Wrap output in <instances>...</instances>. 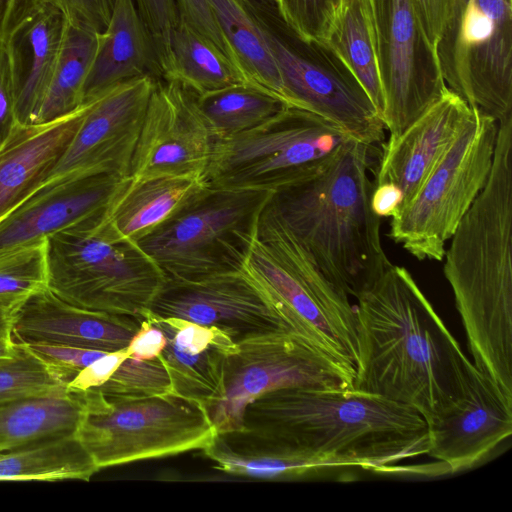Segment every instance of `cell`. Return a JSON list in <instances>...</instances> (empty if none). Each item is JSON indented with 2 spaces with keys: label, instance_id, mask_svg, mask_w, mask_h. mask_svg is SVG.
I'll return each mask as SVG.
<instances>
[{
  "label": "cell",
  "instance_id": "cell-11",
  "mask_svg": "<svg viewBox=\"0 0 512 512\" xmlns=\"http://www.w3.org/2000/svg\"><path fill=\"white\" fill-rule=\"evenodd\" d=\"M435 52L450 90L497 122L512 116L511 0H452Z\"/></svg>",
  "mask_w": 512,
  "mask_h": 512
},
{
  "label": "cell",
  "instance_id": "cell-40",
  "mask_svg": "<svg viewBox=\"0 0 512 512\" xmlns=\"http://www.w3.org/2000/svg\"><path fill=\"white\" fill-rule=\"evenodd\" d=\"M152 40L157 63L165 53L172 29L179 21L174 0H135Z\"/></svg>",
  "mask_w": 512,
  "mask_h": 512
},
{
  "label": "cell",
  "instance_id": "cell-39",
  "mask_svg": "<svg viewBox=\"0 0 512 512\" xmlns=\"http://www.w3.org/2000/svg\"><path fill=\"white\" fill-rule=\"evenodd\" d=\"M24 345L48 371L66 385L83 368L107 353L58 344L29 343Z\"/></svg>",
  "mask_w": 512,
  "mask_h": 512
},
{
  "label": "cell",
  "instance_id": "cell-5",
  "mask_svg": "<svg viewBox=\"0 0 512 512\" xmlns=\"http://www.w3.org/2000/svg\"><path fill=\"white\" fill-rule=\"evenodd\" d=\"M240 270L263 293L290 332L356 373L355 306L313 263L280 220L270 199L259 216Z\"/></svg>",
  "mask_w": 512,
  "mask_h": 512
},
{
  "label": "cell",
  "instance_id": "cell-32",
  "mask_svg": "<svg viewBox=\"0 0 512 512\" xmlns=\"http://www.w3.org/2000/svg\"><path fill=\"white\" fill-rule=\"evenodd\" d=\"M97 471L76 434L0 453V481H88Z\"/></svg>",
  "mask_w": 512,
  "mask_h": 512
},
{
  "label": "cell",
  "instance_id": "cell-3",
  "mask_svg": "<svg viewBox=\"0 0 512 512\" xmlns=\"http://www.w3.org/2000/svg\"><path fill=\"white\" fill-rule=\"evenodd\" d=\"M443 259L473 364L512 399V116L498 121L488 180Z\"/></svg>",
  "mask_w": 512,
  "mask_h": 512
},
{
  "label": "cell",
  "instance_id": "cell-17",
  "mask_svg": "<svg viewBox=\"0 0 512 512\" xmlns=\"http://www.w3.org/2000/svg\"><path fill=\"white\" fill-rule=\"evenodd\" d=\"M156 83L153 75L139 76L112 87L90 101L67 151L46 182L65 174L84 171L128 177Z\"/></svg>",
  "mask_w": 512,
  "mask_h": 512
},
{
  "label": "cell",
  "instance_id": "cell-22",
  "mask_svg": "<svg viewBox=\"0 0 512 512\" xmlns=\"http://www.w3.org/2000/svg\"><path fill=\"white\" fill-rule=\"evenodd\" d=\"M143 318L162 330L166 345L158 357L172 393L201 403L207 410L224 395L227 359L238 344L224 331L177 317H161L150 310Z\"/></svg>",
  "mask_w": 512,
  "mask_h": 512
},
{
  "label": "cell",
  "instance_id": "cell-8",
  "mask_svg": "<svg viewBox=\"0 0 512 512\" xmlns=\"http://www.w3.org/2000/svg\"><path fill=\"white\" fill-rule=\"evenodd\" d=\"M273 193L208 186L137 244L166 280L240 270L259 216Z\"/></svg>",
  "mask_w": 512,
  "mask_h": 512
},
{
  "label": "cell",
  "instance_id": "cell-25",
  "mask_svg": "<svg viewBox=\"0 0 512 512\" xmlns=\"http://www.w3.org/2000/svg\"><path fill=\"white\" fill-rule=\"evenodd\" d=\"M207 187L203 176L125 177L111 200L103 223L114 236L137 243Z\"/></svg>",
  "mask_w": 512,
  "mask_h": 512
},
{
  "label": "cell",
  "instance_id": "cell-29",
  "mask_svg": "<svg viewBox=\"0 0 512 512\" xmlns=\"http://www.w3.org/2000/svg\"><path fill=\"white\" fill-rule=\"evenodd\" d=\"M320 42L347 66L381 116L383 94L372 0H338Z\"/></svg>",
  "mask_w": 512,
  "mask_h": 512
},
{
  "label": "cell",
  "instance_id": "cell-37",
  "mask_svg": "<svg viewBox=\"0 0 512 512\" xmlns=\"http://www.w3.org/2000/svg\"><path fill=\"white\" fill-rule=\"evenodd\" d=\"M18 344V356L10 363L0 366V402L67 387L24 344Z\"/></svg>",
  "mask_w": 512,
  "mask_h": 512
},
{
  "label": "cell",
  "instance_id": "cell-19",
  "mask_svg": "<svg viewBox=\"0 0 512 512\" xmlns=\"http://www.w3.org/2000/svg\"><path fill=\"white\" fill-rule=\"evenodd\" d=\"M426 422V455L450 473L464 471L511 436L512 399L472 363L462 396Z\"/></svg>",
  "mask_w": 512,
  "mask_h": 512
},
{
  "label": "cell",
  "instance_id": "cell-50",
  "mask_svg": "<svg viewBox=\"0 0 512 512\" xmlns=\"http://www.w3.org/2000/svg\"><path fill=\"white\" fill-rule=\"evenodd\" d=\"M259 1H262L264 3H269V4H273L275 3V0H259Z\"/></svg>",
  "mask_w": 512,
  "mask_h": 512
},
{
  "label": "cell",
  "instance_id": "cell-49",
  "mask_svg": "<svg viewBox=\"0 0 512 512\" xmlns=\"http://www.w3.org/2000/svg\"><path fill=\"white\" fill-rule=\"evenodd\" d=\"M15 309L0 308V335L12 334V318Z\"/></svg>",
  "mask_w": 512,
  "mask_h": 512
},
{
  "label": "cell",
  "instance_id": "cell-7",
  "mask_svg": "<svg viewBox=\"0 0 512 512\" xmlns=\"http://www.w3.org/2000/svg\"><path fill=\"white\" fill-rule=\"evenodd\" d=\"M76 436L98 469L204 449L218 434L208 410L172 392L110 398L91 388Z\"/></svg>",
  "mask_w": 512,
  "mask_h": 512
},
{
  "label": "cell",
  "instance_id": "cell-34",
  "mask_svg": "<svg viewBox=\"0 0 512 512\" xmlns=\"http://www.w3.org/2000/svg\"><path fill=\"white\" fill-rule=\"evenodd\" d=\"M195 100L216 140L249 131L288 106L273 93L247 82L195 95Z\"/></svg>",
  "mask_w": 512,
  "mask_h": 512
},
{
  "label": "cell",
  "instance_id": "cell-15",
  "mask_svg": "<svg viewBox=\"0 0 512 512\" xmlns=\"http://www.w3.org/2000/svg\"><path fill=\"white\" fill-rule=\"evenodd\" d=\"M472 114L473 107L447 87L399 136L388 139L372 193V207L380 218L396 216L409 203Z\"/></svg>",
  "mask_w": 512,
  "mask_h": 512
},
{
  "label": "cell",
  "instance_id": "cell-35",
  "mask_svg": "<svg viewBox=\"0 0 512 512\" xmlns=\"http://www.w3.org/2000/svg\"><path fill=\"white\" fill-rule=\"evenodd\" d=\"M45 287V242L0 254V308L16 309Z\"/></svg>",
  "mask_w": 512,
  "mask_h": 512
},
{
  "label": "cell",
  "instance_id": "cell-47",
  "mask_svg": "<svg viewBox=\"0 0 512 512\" xmlns=\"http://www.w3.org/2000/svg\"><path fill=\"white\" fill-rule=\"evenodd\" d=\"M20 346L12 334L0 335V366L13 361L19 354Z\"/></svg>",
  "mask_w": 512,
  "mask_h": 512
},
{
  "label": "cell",
  "instance_id": "cell-18",
  "mask_svg": "<svg viewBox=\"0 0 512 512\" xmlns=\"http://www.w3.org/2000/svg\"><path fill=\"white\" fill-rule=\"evenodd\" d=\"M150 311L161 317L217 327L235 342L267 331H289L263 293L241 270L193 280H166Z\"/></svg>",
  "mask_w": 512,
  "mask_h": 512
},
{
  "label": "cell",
  "instance_id": "cell-31",
  "mask_svg": "<svg viewBox=\"0 0 512 512\" xmlns=\"http://www.w3.org/2000/svg\"><path fill=\"white\" fill-rule=\"evenodd\" d=\"M202 450L215 463L216 469L230 475L260 480L308 479L352 470L261 448L239 440L230 433L217 434Z\"/></svg>",
  "mask_w": 512,
  "mask_h": 512
},
{
  "label": "cell",
  "instance_id": "cell-13",
  "mask_svg": "<svg viewBox=\"0 0 512 512\" xmlns=\"http://www.w3.org/2000/svg\"><path fill=\"white\" fill-rule=\"evenodd\" d=\"M389 139L399 136L447 88L434 47L411 0H372Z\"/></svg>",
  "mask_w": 512,
  "mask_h": 512
},
{
  "label": "cell",
  "instance_id": "cell-27",
  "mask_svg": "<svg viewBox=\"0 0 512 512\" xmlns=\"http://www.w3.org/2000/svg\"><path fill=\"white\" fill-rule=\"evenodd\" d=\"M84 391L64 387L0 402V453L76 434L85 413Z\"/></svg>",
  "mask_w": 512,
  "mask_h": 512
},
{
  "label": "cell",
  "instance_id": "cell-30",
  "mask_svg": "<svg viewBox=\"0 0 512 512\" xmlns=\"http://www.w3.org/2000/svg\"><path fill=\"white\" fill-rule=\"evenodd\" d=\"M158 67L166 82L195 95L247 82L224 53L182 21L172 29Z\"/></svg>",
  "mask_w": 512,
  "mask_h": 512
},
{
  "label": "cell",
  "instance_id": "cell-2",
  "mask_svg": "<svg viewBox=\"0 0 512 512\" xmlns=\"http://www.w3.org/2000/svg\"><path fill=\"white\" fill-rule=\"evenodd\" d=\"M356 299L354 389L425 420L462 396L472 362L405 267L392 264Z\"/></svg>",
  "mask_w": 512,
  "mask_h": 512
},
{
  "label": "cell",
  "instance_id": "cell-42",
  "mask_svg": "<svg viewBox=\"0 0 512 512\" xmlns=\"http://www.w3.org/2000/svg\"><path fill=\"white\" fill-rule=\"evenodd\" d=\"M179 21L202 35L234 64V60L226 40L219 28L210 0H174ZM236 65V64H235Z\"/></svg>",
  "mask_w": 512,
  "mask_h": 512
},
{
  "label": "cell",
  "instance_id": "cell-48",
  "mask_svg": "<svg viewBox=\"0 0 512 512\" xmlns=\"http://www.w3.org/2000/svg\"><path fill=\"white\" fill-rule=\"evenodd\" d=\"M115 0H92L98 26L103 32L110 19Z\"/></svg>",
  "mask_w": 512,
  "mask_h": 512
},
{
  "label": "cell",
  "instance_id": "cell-43",
  "mask_svg": "<svg viewBox=\"0 0 512 512\" xmlns=\"http://www.w3.org/2000/svg\"><path fill=\"white\" fill-rule=\"evenodd\" d=\"M127 357L126 349L107 352L83 368L67 387L78 391L99 387L113 375Z\"/></svg>",
  "mask_w": 512,
  "mask_h": 512
},
{
  "label": "cell",
  "instance_id": "cell-46",
  "mask_svg": "<svg viewBox=\"0 0 512 512\" xmlns=\"http://www.w3.org/2000/svg\"><path fill=\"white\" fill-rule=\"evenodd\" d=\"M34 0H0V39L17 25Z\"/></svg>",
  "mask_w": 512,
  "mask_h": 512
},
{
  "label": "cell",
  "instance_id": "cell-10",
  "mask_svg": "<svg viewBox=\"0 0 512 512\" xmlns=\"http://www.w3.org/2000/svg\"><path fill=\"white\" fill-rule=\"evenodd\" d=\"M349 138L324 118L287 106L249 131L216 140L205 180L215 189L277 192Z\"/></svg>",
  "mask_w": 512,
  "mask_h": 512
},
{
  "label": "cell",
  "instance_id": "cell-6",
  "mask_svg": "<svg viewBox=\"0 0 512 512\" xmlns=\"http://www.w3.org/2000/svg\"><path fill=\"white\" fill-rule=\"evenodd\" d=\"M103 219L45 240L46 286L77 307L143 319L166 278L136 242L114 236Z\"/></svg>",
  "mask_w": 512,
  "mask_h": 512
},
{
  "label": "cell",
  "instance_id": "cell-20",
  "mask_svg": "<svg viewBox=\"0 0 512 512\" xmlns=\"http://www.w3.org/2000/svg\"><path fill=\"white\" fill-rule=\"evenodd\" d=\"M122 179L84 171L46 182L0 221V254L43 243L77 224L103 219Z\"/></svg>",
  "mask_w": 512,
  "mask_h": 512
},
{
  "label": "cell",
  "instance_id": "cell-38",
  "mask_svg": "<svg viewBox=\"0 0 512 512\" xmlns=\"http://www.w3.org/2000/svg\"><path fill=\"white\" fill-rule=\"evenodd\" d=\"M338 0H275L278 15L299 39L320 41Z\"/></svg>",
  "mask_w": 512,
  "mask_h": 512
},
{
  "label": "cell",
  "instance_id": "cell-21",
  "mask_svg": "<svg viewBox=\"0 0 512 512\" xmlns=\"http://www.w3.org/2000/svg\"><path fill=\"white\" fill-rule=\"evenodd\" d=\"M141 320L77 307L45 287L15 309L12 336L23 344H58L113 352L127 348Z\"/></svg>",
  "mask_w": 512,
  "mask_h": 512
},
{
  "label": "cell",
  "instance_id": "cell-24",
  "mask_svg": "<svg viewBox=\"0 0 512 512\" xmlns=\"http://www.w3.org/2000/svg\"><path fill=\"white\" fill-rule=\"evenodd\" d=\"M70 20L53 0H34L6 36L16 71L18 124H35L37 113L59 59Z\"/></svg>",
  "mask_w": 512,
  "mask_h": 512
},
{
  "label": "cell",
  "instance_id": "cell-36",
  "mask_svg": "<svg viewBox=\"0 0 512 512\" xmlns=\"http://www.w3.org/2000/svg\"><path fill=\"white\" fill-rule=\"evenodd\" d=\"M93 389L110 398H139L172 392L159 358L134 360L127 357L103 385Z\"/></svg>",
  "mask_w": 512,
  "mask_h": 512
},
{
  "label": "cell",
  "instance_id": "cell-4",
  "mask_svg": "<svg viewBox=\"0 0 512 512\" xmlns=\"http://www.w3.org/2000/svg\"><path fill=\"white\" fill-rule=\"evenodd\" d=\"M373 145L344 141L270 204L324 276L358 297L391 265L372 207Z\"/></svg>",
  "mask_w": 512,
  "mask_h": 512
},
{
  "label": "cell",
  "instance_id": "cell-9",
  "mask_svg": "<svg viewBox=\"0 0 512 512\" xmlns=\"http://www.w3.org/2000/svg\"><path fill=\"white\" fill-rule=\"evenodd\" d=\"M497 131L498 122L473 107L461 133L391 218L389 237L419 261L443 260L446 242L488 180Z\"/></svg>",
  "mask_w": 512,
  "mask_h": 512
},
{
  "label": "cell",
  "instance_id": "cell-33",
  "mask_svg": "<svg viewBox=\"0 0 512 512\" xmlns=\"http://www.w3.org/2000/svg\"><path fill=\"white\" fill-rule=\"evenodd\" d=\"M101 32L70 22L35 124L73 114L82 106L83 88L94 61Z\"/></svg>",
  "mask_w": 512,
  "mask_h": 512
},
{
  "label": "cell",
  "instance_id": "cell-28",
  "mask_svg": "<svg viewBox=\"0 0 512 512\" xmlns=\"http://www.w3.org/2000/svg\"><path fill=\"white\" fill-rule=\"evenodd\" d=\"M210 1L233 60L247 82L273 93L287 104L270 30L250 1Z\"/></svg>",
  "mask_w": 512,
  "mask_h": 512
},
{
  "label": "cell",
  "instance_id": "cell-45",
  "mask_svg": "<svg viewBox=\"0 0 512 512\" xmlns=\"http://www.w3.org/2000/svg\"><path fill=\"white\" fill-rule=\"evenodd\" d=\"M165 345L166 337L162 330L149 319L143 318L126 352L128 357L134 360H150L158 358Z\"/></svg>",
  "mask_w": 512,
  "mask_h": 512
},
{
  "label": "cell",
  "instance_id": "cell-26",
  "mask_svg": "<svg viewBox=\"0 0 512 512\" xmlns=\"http://www.w3.org/2000/svg\"><path fill=\"white\" fill-rule=\"evenodd\" d=\"M155 71L159 72L156 54L135 0H115L84 84L82 105L122 82Z\"/></svg>",
  "mask_w": 512,
  "mask_h": 512
},
{
  "label": "cell",
  "instance_id": "cell-44",
  "mask_svg": "<svg viewBox=\"0 0 512 512\" xmlns=\"http://www.w3.org/2000/svg\"><path fill=\"white\" fill-rule=\"evenodd\" d=\"M425 34L436 47L449 20L452 0H411Z\"/></svg>",
  "mask_w": 512,
  "mask_h": 512
},
{
  "label": "cell",
  "instance_id": "cell-14",
  "mask_svg": "<svg viewBox=\"0 0 512 512\" xmlns=\"http://www.w3.org/2000/svg\"><path fill=\"white\" fill-rule=\"evenodd\" d=\"M297 40L294 46L270 30L287 104L324 118L351 138L380 142L384 123L356 77L326 44Z\"/></svg>",
  "mask_w": 512,
  "mask_h": 512
},
{
  "label": "cell",
  "instance_id": "cell-23",
  "mask_svg": "<svg viewBox=\"0 0 512 512\" xmlns=\"http://www.w3.org/2000/svg\"><path fill=\"white\" fill-rule=\"evenodd\" d=\"M89 102L46 124H17L0 145V221L48 179L67 151Z\"/></svg>",
  "mask_w": 512,
  "mask_h": 512
},
{
  "label": "cell",
  "instance_id": "cell-12",
  "mask_svg": "<svg viewBox=\"0 0 512 512\" xmlns=\"http://www.w3.org/2000/svg\"><path fill=\"white\" fill-rule=\"evenodd\" d=\"M236 343L225 365L224 395L208 410L218 434L242 430L246 406L270 391L354 388L355 373L290 331H267Z\"/></svg>",
  "mask_w": 512,
  "mask_h": 512
},
{
  "label": "cell",
  "instance_id": "cell-16",
  "mask_svg": "<svg viewBox=\"0 0 512 512\" xmlns=\"http://www.w3.org/2000/svg\"><path fill=\"white\" fill-rule=\"evenodd\" d=\"M215 142L195 94L176 83L157 81L128 177H205Z\"/></svg>",
  "mask_w": 512,
  "mask_h": 512
},
{
  "label": "cell",
  "instance_id": "cell-1",
  "mask_svg": "<svg viewBox=\"0 0 512 512\" xmlns=\"http://www.w3.org/2000/svg\"><path fill=\"white\" fill-rule=\"evenodd\" d=\"M242 424V430L230 432L239 440L342 468L424 476L449 473L438 461L401 465L427 454L425 418L409 406L354 388L273 390L246 406Z\"/></svg>",
  "mask_w": 512,
  "mask_h": 512
},
{
  "label": "cell",
  "instance_id": "cell-41",
  "mask_svg": "<svg viewBox=\"0 0 512 512\" xmlns=\"http://www.w3.org/2000/svg\"><path fill=\"white\" fill-rule=\"evenodd\" d=\"M16 71L11 43L0 39V145L18 124L16 117Z\"/></svg>",
  "mask_w": 512,
  "mask_h": 512
}]
</instances>
